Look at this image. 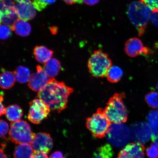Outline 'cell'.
Here are the masks:
<instances>
[{
  "mask_svg": "<svg viewBox=\"0 0 158 158\" xmlns=\"http://www.w3.org/2000/svg\"><path fill=\"white\" fill-rule=\"evenodd\" d=\"M74 91L64 82L51 78L48 83L39 92L37 97L50 109L60 113L67 107L68 98Z\"/></svg>",
  "mask_w": 158,
  "mask_h": 158,
  "instance_id": "6da1fadb",
  "label": "cell"
},
{
  "mask_svg": "<svg viewBox=\"0 0 158 158\" xmlns=\"http://www.w3.org/2000/svg\"><path fill=\"white\" fill-rule=\"evenodd\" d=\"M125 96L123 93L115 94L110 99L106 104L104 111L111 123L121 124L127 122V109L123 101Z\"/></svg>",
  "mask_w": 158,
  "mask_h": 158,
  "instance_id": "7a4b0ae2",
  "label": "cell"
},
{
  "mask_svg": "<svg viewBox=\"0 0 158 158\" xmlns=\"http://www.w3.org/2000/svg\"><path fill=\"white\" fill-rule=\"evenodd\" d=\"M152 13L151 9L141 2H134L128 7V17L132 23L137 27L139 36H141L145 33Z\"/></svg>",
  "mask_w": 158,
  "mask_h": 158,
  "instance_id": "3957f363",
  "label": "cell"
},
{
  "mask_svg": "<svg viewBox=\"0 0 158 158\" xmlns=\"http://www.w3.org/2000/svg\"><path fill=\"white\" fill-rule=\"evenodd\" d=\"M112 65L108 55L100 50L94 51L89 59L88 64L91 74L96 78L106 77Z\"/></svg>",
  "mask_w": 158,
  "mask_h": 158,
  "instance_id": "277c9868",
  "label": "cell"
},
{
  "mask_svg": "<svg viewBox=\"0 0 158 158\" xmlns=\"http://www.w3.org/2000/svg\"><path fill=\"white\" fill-rule=\"evenodd\" d=\"M110 122L103 109L99 108L96 113L87 118L86 126L94 137L102 138L107 133Z\"/></svg>",
  "mask_w": 158,
  "mask_h": 158,
  "instance_id": "5b68a950",
  "label": "cell"
},
{
  "mask_svg": "<svg viewBox=\"0 0 158 158\" xmlns=\"http://www.w3.org/2000/svg\"><path fill=\"white\" fill-rule=\"evenodd\" d=\"M10 139L15 144L31 143L35 135L27 122L19 120L12 122L9 132Z\"/></svg>",
  "mask_w": 158,
  "mask_h": 158,
  "instance_id": "8992f818",
  "label": "cell"
},
{
  "mask_svg": "<svg viewBox=\"0 0 158 158\" xmlns=\"http://www.w3.org/2000/svg\"><path fill=\"white\" fill-rule=\"evenodd\" d=\"M106 135L109 143L118 148L125 146L131 137L130 130L127 126L122 123L112 124Z\"/></svg>",
  "mask_w": 158,
  "mask_h": 158,
  "instance_id": "52a82bcc",
  "label": "cell"
},
{
  "mask_svg": "<svg viewBox=\"0 0 158 158\" xmlns=\"http://www.w3.org/2000/svg\"><path fill=\"white\" fill-rule=\"evenodd\" d=\"M30 108L28 114L30 121L35 124H39L48 117L50 109L40 99H35L29 103Z\"/></svg>",
  "mask_w": 158,
  "mask_h": 158,
  "instance_id": "ba28073f",
  "label": "cell"
},
{
  "mask_svg": "<svg viewBox=\"0 0 158 158\" xmlns=\"http://www.w3.org/2000/svg\"><path fill=\"white\" fill-rule=\"evenodd\" d=\"M131 136L136 143L144 144L152 138V130L149 124L145 122H137L130 127Z\"/></svg>",
  "mask_w": 158,
  "mask_h": 158,
  "instance_id": "9c48e42d",
  "label": "cell"
},
{
  "mask_svg": "<svg viewBox=\"0 0 158 158\" xmlns=\"http://www.w3.org/2000/svg\"><path fill=\"white\" fill-rule=\"evenodd\" d=\"M31 145L34 153L43 152L48 153L53 147V140L50 134L39 133L35 135Z\"/></svg>",
  "mask_w": 158,
  "mask_h": 158,
  "instance_id": "30bf717a",
  "label": "cell"
},
{
  "mask_svg": "<svg viewBox=\"0 0 158 158\" xmlns=\"http://www.w3.org/2000/svg\"><path fill=\"white\" fill-rule=\"evenodd\" d=\"M124 51L128 56L131 57L142 54L147 55L152 53L149 48L144 46L141 40L136 37L130 38L126 41Z\"/></svg>",
  "mask_w": 158,
  "mask_h": 158,
  "instance_id": "8fae6325",
  "label": "cell"
},
{
  "mask_svg": "<svg viewBox=\"0 0 158 158\" xmlns=\"http://www.w3.org/2000/svg\"><path fill=\"white\" fill-rule=\"evenodd\" d=\"M36 69V72L31 75L28 86L34 91L39 92L48 83L51 78L39 65L37 66Z\"/></svg>",
  "mask_w": 158,
  "mask_h": 158,
  "instance_id": "7c38bea8",
  "label": "cell"
},
{
  "mask_svg": "<svg viewBox=\"0 0 158 158\" xmlns=\"http://www.w3.org/2000/svg\"><path fill=\"white\" fill-rule=\"evenodd\" d=\"M143 144L134 143L128 144L118 154L116 158H145Z\"/></svg>",
  "mask_w": 158,
  "mask_h": 158,
  "instance_id": "4fadbf2b",
  "label": "cell"
},
{
  "mask_svg": "<svg viewBox=\"0 0 158 158\" xmlns=\"http://www.w3.org/2000/svg\"><path fill=\"white\" fill-rule=\"evenodd\" d=\"M15 8L19 18L23 20H30L36 15V10L31 0H23L18 2Z\"/></svg>",
  "mask_w": 158,
  "mask_h": 158,
  "instance_id": "5bb4252c",
  "label": "cell"
},
{
  "mask_svg": "<svg viewBox=\"0 0 158 158\" xmlns=\"http://www.w3.org/2000/svg\"><path fill=\"white\" fill-rule=\"evenodd\" d=\"M54 52L44 46H37L33 49V54L37 62L45 64L50 59Z\"/></svg>",
  "mask_w": 158,
  "mask_h": 158,
  "instance_id": "9a60e30c",
  "label": "cell"
},
{
  "mask_svg": "<svg viewBox=\"0 0 158 158\" xmlns=\"http://www.w3.org/2000/svg\"><path fill=\"white\" fill-rule=\"evenodd\" d=\"M19 17L16 9L6 10L1 11V23L11 27L19 19Z\"/></svg>",
  "mask_w": 158,
  "mask_h": 158,
  "instance_id": "2e32d148",
  "label": "cell"
},
{
  "mask_svg": "<svg viewBox=\"0 0 158 158\" xmlns=\"http://www.w3.org/2000/svg\"><path fill=\"white\" fill-rule=\"evenodd\" d=\"M61 64L55 58H51L44 64V70L50 78H54L58 75L61 69Z\"/></svg>",
  "mask_w": 158,
  "mask_h": 158,
  "instance_id": "e0dca14e",
  "label": "cell"
},
{
  "mask_svg": "<svg viewBox=\"0 0 158 158\" xmlns=\"http://www.w3.org/2000/svg\"><path fill=\"white\" fill-rule=\"evenodd\" d=\"M147 120L152 132V139L155 142L158 137V110L149 112L147 116Z\"/></svg>",
  "mask_w": 158,
  "mask_h": 158,
  "instance_id": "ac0fdd59",
  "label": "cell"
},
{
  "mask_svg": "<svg viewBox=\"0 0 158 158\" xmlns=\"http://www.w3.org/2000/svg\"><path fill=\"white\" fill-rule=\"evenodd\" d=\"M5 115L10 121L14 122L19 121L23 115L22 110L17 104L11 105L6 108Z\"/></svg>",
  "mask_w": 158,
  "mask_h": 158,
  "instance_id": "d6986e66",
  "label": "cell"
},
{
  "mask_svg": "<svg viewBox=\"0 0 158 158\" xmlns=\"http://www.w3.org/2000/svg\"><path fill=\"white\" fill-rule=\"evenodd\" d=\"M11 29L14 31L17 35L25 37L30 34L31 27V25L27 21L19 19L11 27Z\"/></svg>",
  "mask_w": 158,
  "mask_h": 158,
  "instance_id": "ffe728a7",
  "label": "cell"
},
{
  "mask_svg": "<svg viewBox=\"0 0 158 158\" xmlns=\"http://www.w3.org/2000/svg\"><path fill=\"white\" fill-rule=\"evenodd\" d=\"M16 80L14 72L3 71L0 76V84L2 89H8L15 85Z\"/></svg>",
  "mask_w": 158,
  "mask_h": 158,
  "instance_id": "44dd1931",
  "label": "cell"
},
{
  "mask_svg": "<svg viewBox=\"0 0 158 158\" xmlns=\"http://www.w3.org/2000/svg\"><path fill=\"white\" fill-rule=\"evenodd\" d=\"M32 148L29 144H22L15 148L14 157V158H31L34 153Z\"/></svg>",
  "mask_w": 158,
  "mask_h": 158,
  "instance_id": "7402d4cb",
  "label": "cell"
},
{
  "mask_svg": "<svg viewBox=\"0 0 158 158\" xmlns=\"http://www.w3.org/2000/svg\"><path fill=\"white\" fill-rule=\"evenodd\" d=\"M14 72L16 80L20 83L29 82L31 75L29 69L24 66H19L17 67Z\"/></svg>",
  "mask_w": 158,
  "mask_h": 158,
  "instance_id": "603a6c76",
  "label": "cell"
},
{
  "mask_svg": "<svg viewBox=\"0 0 158 158\" xmlns=\"http://www.w3.org/2000/svg\"><path fill=\"white\" fill-rule=\"evenodd\" d=\"M123 72L121 68L117 66H112L108 71L106 78L110 82L115 83L121 80Z\"/></svg>",
  "mask_w": 158,
  "mask_h": 158,
  "instance_id": "cb8c5ba5",
  "label": "cell"
},
{
  "mask_svg": "<svg viewBox=\"0 0 158 158\" xmlns=\"http://www.w3.org/2000/svg\"><path fill=\"white\" fill-rule=\"evenodd\" d=\"M114 155L112 148L109 144L102 146L97 150L92 158H112Z\"/></svg>",
  "mask_w": 158,
  "mask_h": 158,
  "instance_id": "d4e9b609",
  "label": "cell"
},
{
  "mask_svg": "<svg viewBox=\"0 0 158 158\" xmlns=\"http://www.w3.org/2000/svg\"><path fill=\"white\" fill-rule=\"evenodd\" d=\"M145 100L150 107L158 108V92L152 91L149 93L145 97Z\"/></svg>",
  "mask_w": 158,
  "mask_h": 158,
  "instance_id": "484cf974",
  "label": "cell"
},
{
  "mask_svg": "<svg viewBox=\"0 0 158 158\" xmlns=\"http://www.w3.org/2000/svg\"><path fill=\"white\" fill-rule=\"evenodd\" d=\"M56 0H33V3L35 8L41 11L46 8L47 6L54 3Z\"/></svg>",
  "mask_w": 158,
  "mask_h": 158,
  "instance_id": "4316f807",
  "label": "cell"
},
{
  "mask_svg": "<svg viewBox=\"0 0 158 158\" xmlns=\"http://www.w3.org/2000/svg\"><path fill=\"white\" fill-rule=\"evenodd\" d=\"M147 155L149 158L158 157V145L156 143H152L146 151Z\"/></svg>",
  "mask_w": 158,
  "mask_h": 158,
  "instance_id": "83f0119b",
  "label": "cell"
},
{
  "mask_svg": "<svg viewBox=\"0 0 158 158\" xmlns=\"http://www.w3.org/2000/svg\"><path fill=\"white\" fill-rule=\"evenodd\" d=\"M1 39L3 40L7 39L11 35V27L5 24H1L0 29Z\"/></svg>",
  "mask_w": 158,
  "mask_h": 158,
  "instance_id": "f1b7e54d",
  "label": "cell"
},
{
  "mask_svg": "<svg viewBox=\"0 0 158 158\" xmlns=\"http://www.w3.org/2000/svg\"><path fill=\"white\" fill-rule=\"evenodd\" d=\"M15 6V3L12 0H1V11L16 9Z\"/></svg>",
  "mask_w": 158,
  "mask_h": 158,
  "instance_id": "f546056e",
  "label": "cell"
},
{
  "mask_svg": "<svg viewBox=\"0 0 158 158\" xmlns=\"http://www.w3.org/2000/svg\"><path fill=\"white\" fill-rule=\"evenodd\" d=\"M140 2L149 7L152 11L158 9V0H140Z\"/></svg>",
  "mask_w": 158,
  "mask_h": 158,
  "instance_id": "4dcf8cb0",
  "label": "cell"
},
{
  "mask_svg": "<svg viewBox=\"0 0 158 158\" xmlns=\"http://www.w3.org/2000/svg\"><path fill=\"white\" fill-rule=\"evenodd\" d=\"M1 138H5L9 130V126L6 122L3 120H1Z\"/></svg>",
  "mask_w": 158,
  "mask_h": 158,
  "instance_id": "1f68e13d",
  "label": "cell"
},
{
  "mask_svg": "<svg viewBox=\"0 0 158 158\" xmlns=\"http://www.w3.org/2000/svg\"><path fill=\"white\" fill-rule=\"evenodd\" d=\"M150 19L154 25L158 27V9L152 11Z\"/></svg>",
  "mask_w": 158,
  "mask_h": 158,
  "instance_id": "d6a6232c",
  "label": "cell"
},
{
  "mask_svg": "<svg viewBox=\"0 0 158 158\" xmlns=\"http://www.w3.org/2000/svg\"><path fill=\"white\" fill-rule=\"evenodd\" d=\"M31 158H48L47 153L43 152L34 153Z\"/></svg>",
  "mask_w": 158,
  "mask_h": 158,
  "instance_id": "836d02e7",
  "label": "cell"
},
{
  "mask_svg": "<svg viewBox=\"0 0 158 158\" xmlns=\"http://www.w3.org/2000/svg\"><path fill=\"white\" fill-rule=\"evenodd\" d=\"M0 100H1V113H0V114H1V116H2L5 114L6 111V108L2 103L3 101V94H1Z\"/></svg>",
  "mask_w": 158,
  "mask_h": 158,
  "instance_id": "e575fe53",
  "label": "cell"
},
{
  "mask_svg": "<svg viewBox=\"0 0 158 158\" xmlns=\"http://www.w3.org/2000/svg\"><path fill=\"white\" fill-rule=\"evenodd\" d=\"M49 158H66L64 156L63 154L61 152L56 151L53 153L49 157Z\"/></svg>",
  "mask_w": 158,
  "mask_h": 158,
  "instance_id": "d590c367",
  "label": "cell"
},
{
  "mask_svg": "<svg viewBox=\"0 0 158 158\" xmlns=\"http://www.w3.org/2000/svg\"><path fill=\"white\" fill-rule=\"evenodd\" d=\"M83 2L89 6H94L99 2L100 0H82Z\"/></svg>",
  "mask_w": 158,
  "mask_h": 158,
  "instance_id": "8d00e7d4",
  "label": "cell"
},
{
  "mask_svg": "<svg viewBox=\"0 0 158 158\" xmlns=\"http://www.w3.org/2000/svg\"><path fill=\"white\" fill-rule=\"evenodd\" d=\"M65 3L69 5H72L75 3L81 4L82 3V0H63Z\"/></svg>",
  "mask_w": 158,
  "mask_h": 158,
  "instance_id": "74e56055",
  "label": "cell"
},
{
  "mask_svg": "<svg viewBox=\"0 0 158 158\" xmlns=\"http://www.w3.org/2000/svg\"><path fill=\"white\" fill-rule=\"evenodd\" d=\"M50 31L52 34H56L57 32V31H58V28L56 27H52L50 28Z\"/></svg>",
  "mask_w": 158,
  "mask_h": 158,
  "instance_id": "f35d334b",
  "label": "cell"
},
{
  "mask_svg": "<svg viewBox=\"0 0 158 158\" xmlns=\"http://www.w3.org/2000/svg\"><path fill=\"white\" fill-rule=\"evenodd\" d=\"M0 153H1V158H8L4 152L3 150L2 149H1Z\"/></svg>",
  "mask_w": 158,
  "mask_h": 158,
  "instance_id": "ab89813d",
  "label": "cell"
},
{
  "mask_svg": "<svg viewBox=\"0 0 158 158\" xmlns=\"http://www.w3.org/2000/svg\"><path fill=\"white\" fill-rule=\"evenodd\" d=\"M155 143H156L158 145V137L156 140V141L155 142Z\"/></svg>",
  "mask_w": 158,
  "mask_h": 158,
  "instance_id": "60d3db41",
  "label": "cell"
},
{
  "mask_svg": "<svg viewBox=\"0 0 158 158\" xmlns=\"http://www.w3.org/2000/svg\"><path fill=\"white\" fill-rule=\"evenodd\" d=\"M15 1L17 2H20L22 1H23V0H15Z\"/></svg>",
  "mask_w": 158,
  "mask_h": 158,
  "instance_id": "b9f144b4",
  "label": "cell"
},
{
  "mask_svg": "<svg viewBox=\"0 0 158 158\" xmlns=\"http://www.w3.org/2000/svg\"><path fill=\"white\" fill-rule=\"evenodd\" d=\"M157 89L158 90V83L157 84Z\"/></svg>",
  "mask_w": 158,
  "mask_h": 158,
  "instance_id": "7bdbcfd3",
  "label": "cell"
}]
</instances>
